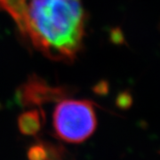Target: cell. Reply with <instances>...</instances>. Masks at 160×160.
I'll return each mask as SVG.
<instances>
[{"label":"cell","mask_w":160,"mask_h":160,"mask_svg":"<svg viewBox=\"0 0 160 160\" xmlns=\"http://www.w3.org/2000/svg\"><path fill=\"white\" fill-rule=\"evenodd\" d=\"M27 38L46 57L71 62L83 47L82 0H29Z\"/></svg>","instance_id":"obj_1"},{"label":"cell","mask_w":160,"mask_h":160,"mask_svg":"<svg viewBox=\"0 0 160 160\" xmlns=\"http://www.w3.org/2000/svg\"><path fill=\"white\" fill-rule=\"evenodd\" d=\"M52 125L58 137L64 142H85L97 126L93 104L86 100L63 99L54 109Z\"/></svg>","instance_id":"obj_2"},{"label":"cell","mask_w":160,"mask_h":160,"mask_svg":"<svg viewBox=\"0 0 160 160\" xmlns=\"http://www.w3.org/2000/svg\"><path fill=\"white\" fill-rule=\"evenodd\" d=\"M69 94L68 88L50 86L42 78L33 74L18 88L16 97L23 106L40 107L45 103L62 101Z\"/></svg>","instance_id":"obj_3"},{"label":"cell","mask_w":160,"mask_h":160,"mask_svg":"<svg viewBox=\"0 0 160 160\" xmlns=\"http://www.w3.org/2000/svg\"><path fill=\"white\" fill-rule=\"evenodd\" d=\"M0 11L6 12L16 23L21 34L28 37L29 6L27 0H0Z\"/></svg>","instance_id":"obj_4"},{"label":"cell","mask_w":160,"mask_h":160,"mask_svg":"<svg viewBox=\"0 0 160 160\" xmlns=\"http://www.w3.org/2000/svg\"><path fill=\"white\" fill-rule=\"evenodd\" d=\"M38 109L26 111L18 118V127L22 133L25 135H36L42 126V117Z\"/></svg>","instance_id":"obj_5"},{"label":"cell","mask_w":160,"mask_h":160,"mask_svg":"<svg viewBox=\"0 0 160 160\" xmlns=\"http://www.w3.org/2000/svg\"><path fill=\"white\" fill-rule=\"evenodd\" d=\"M28 157L29 160H46L47 158L46 147L43 145V143L35 144L29 149Z\"/></svg>","instance_id":"obj_6"},{"label":"cell","mask_w":160,"mask_h":160,"mask_svg":"<svg viewBox=\"0 0 160 160\" xmlns=\"http://www.w3.org/2000/svg\"><path fill=\"white\" fill-rule=\"evenodd\" d=\"M132 102V98L131 94L127 92H122L118 95L116 103L121 109H126V108L130 107Z\"/></svg>","instance_id":"obj_7"},{"label":"cell","mask_w":160,"mask_h":160,"mask_svg":"<svg viewBox=\"0 0 160 160\" xmlns=\"http://www.w3.org/2000/svg\"><path fill=\"white\" fill-rule=\"evenodd\" d=\"M109 38L112 43L114 44H123L124 43V36L119 28H115L110 31Z\"/></svg>","instance_id":"obj_8"},{"label":"cell","mask_w":160,"mask_h":160,"mask_svg":"<svg viewBox=\"0 0 160 160\" xmlns=\"http://www.w3.org/2000/svg\"><path fill=\"white\" fill-rule=\"evenodd\" d=\"M108 83L106 81H100L96 86L93 87V91L96 93L99 94H103V93H107L108 92Z\"/></svg>","instance_id":"obj_9"}]
</instances>
